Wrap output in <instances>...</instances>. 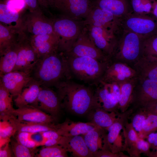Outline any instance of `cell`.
<instances>
[{"label": "cell", "instance_id": "ffe728a7", "mask_svg": "<svg viewBox=\"0 0 157 157\" xmlns=\"http://www.w3.org/2000/svg\"><path fill=\"white\" fill-rule=\"evenodd\" d=\"M29 38L40 59L58 51V40L56 34L33 35Z\"/></svg>", "mask_w": 157, "mask_h": 157}, {"label": "cell", "instance_id": "484cf974", "mask_svg": "<svg viewBox=\"0 0 157 157\" xmlns=\"http://www.w3.org/2000/svg\"><path fill=\"white\" fill-rule=\"evenodd\" d=\"M0 23L12 29L23 31V16L21 13L10 10L5 3H0Z\"/></svg>", "mask_w": 157, "mask_h": 157}, {"label": "cell", "instance_id": "3957f363", "mask_svg": "<svg viewBox=\"0 0 157 157\" xmlns=\"http://www.w3.org/2000/svg\"><path fill=\"white\" fill-rule=\"evenodd\" d=\"M65 56L72 78L96 86L101 81L110 61L101 62L86 56Z\"/></svg>", "mask_w": 157, "mask_h": 157}, {"label": "cell", "instance_id": "52a82bcc", "mask_svg": "<svg viewBox=\"0 0 157 157\" xmlns=\"http://www.w3.org/2000/svg\"><path fill=\"white\" fill-rule=\"evenodd\" d=\"M123 30L129 31L143 38L157 33V19L146 14L131 13L122 19Z\"/></svg>", "mask_w": 157, "mask_h": 157}, {"label": "cell", "instance_id": "7a4b0ae2", "mask_svg": "<svg viewBox=\"0 0 157 157\" xmlns=\"http://www.w3.org/2000/svg\"><path fill=\"white\" fill-rule=\"evenodd\" d=\"M30 74L42 86L57 87L62 82L71 79L66 58L58 51L40 58Z\"/></svg>", "mask_w": 157, "mask_h": 157}, {"label": "cell", "instance_id": "bcb514c9", "mask_svg": "<svg viewBox=\"0 0 157 157\" xmlns=\"http://www.w3.org/2000/svg\"><path fill=\"white\" fill-rule=\"evenodd\" d=\"M44 139L60 140L62 136L55 130H49L41 133Z\"/></svg>", "mask_w": 157, "mask_h": 157}, {"label": "cell", "instance_id": "836d02e7", "mask_svg": "<svg viewBox=\"0 0 157 157\" xmlns=\"http://www.w3.org/2000/svg\"><path fill=\"white\" fill-rule=\"evenodd\" d=\"M13 115L0 117V147L8 142L10 138L17 132Z\"/></svg>", "mask_w": 157, "mask_h": 157}, {"label": "cell", "instance_id": "7c38bea8", "mask_svg": "<svg viewBox=\"0 0 157 157\" xmlns=\"http://www.w3.org/2000/svg\"><path fill=\"white\" fill-rule=\"evenodd\" d=\"M17 60L13 71L30 74L40 58L33 47L29 38L24 33L18 42Z\"/></svg>", "mask_w": 157, "mask_h": 157}, {"label": "cell", "instance_id": "44dd1931", "mask_svg": "<svg viewBox=\"0 0 157 157\" xmlns=\"http://www.w3.org/2000/svg\"><path fill=\"white\" fill-rule=\"evenodd\" d=\"M98 127L91 122H75L69 120L55 125L56 130L58 134L66 137L83 135Z\"/></svg>", "mask_w": 157, "mask_h": 157}, {"label": "cell", "instance_id": "f35d334b", "mask_svg": "<svg viewBox=\"0 0 157 157\" xmlns=\"http://www.w3.org/2000/svg\"><path fill=\"white\" fill-rule=\"evenodd\" d=\"M157 130V115L148 114L144 121L140 138L145 139L150 133Z\"/></svg>", "mask_w": 157, "mask_h": 157}, {"label": "cell", "instance_id": "8fae6325", "mask_svg": "<svg viewBox=\"0 0 157 157\" xmlns=\"http://www.w3.org/2000/svg\"><path fill=\"white\" fill-rule=\"evenodd\" d=\"M84 23L87 25L99 26L112 31L116 34L122 31V29H123L122 18L92 4Z\"/></svg>", "mask_w": 157, "mask_h": 157}, {"label": "cell", "instance_id": "f1b7e54d", "mask_svg": "<svg viewBox=\"0 0 157 157\" xmlns=\"http://www.w3.org/2000/svg\"><path fill=\"white\" fill-rule=\"evenodd\" d=\"M137 77L118 84L120 90L119 99L118 104V110L122 113L129 108L134 87Z\"/></svg>", "mask_w": 157, "mask_h": 157}, {"label": "cell", "instance_id": "1f68e13d", "mask_svg": "<svg viewBox=\"0 0 157 157\" xmlns=\"http://www.w3.org/2000/svg\"><path fill=\"white\" fill-rule=\"evenodd\" d=\"M18 42L11 46L3 53L0 55V75L13 71L17 60Z\"/></svg>", "mask_w": 157, "mask_h": 157}, {"label": "cell", "instance_id": "5b68a950", "mask_svg": "<svg viewBox=\"0 0 157 157\" xmlns=\"http://www.w3.org/2000/svg\"><path fill=\"white\" fill-rule=\"evenodd\" d=\"M53 22L54 31L58 40V51L66 53L71 49L83 28L77 20L65 16Z\"/></svg>", "mask_w": 157, "mask_h": 157}, {"label": "cell", "instance_id": "11a10c76", "mask_svg": "<svg viewBox=\"0 0 157 157\" xmlns=\"http://www.w3.org/2000/svg\"><path fill=\"white\" fill-rule=\"evenodd\" d=\"M39 3H41L42 2V0H38Z\"/></svg>", "mask_w": 157, "mask_h": 157}, {"label": "cell", "instance_id": "ac0fdd59", "mask_svg": "<svg viewBox=\"0 0 157 157\" xmlns=\"http://www.w3.org/2000/svg\"><path fill=\"white\" fill-rule=\"evenodd\" d=\"M0 83L13 97L19 95L24 87L32 79L30 74L18 71L0 75Z\"/></svg>", "mask_w": 157, "mask_h": 157}, {"label": "cell", "instance_id": "83f0119b", "mask_svg": "<svg viewBox=\"0 0 157 157\" xmlns=\"http://www.w3.org/2000/svg\"><path fill=\"white\" fill-rule=\"evenodd\" d=\"M138 77L157 81V60L140 58L133 65Z\"/></svg>", "mask_w": 157, "mask_h": 157}, {"label": "cell", "instance_id": "816d5d0a", "mask_svg": "<svg viewBox=\"0 0 157 157\" xmlns=\"http://www.w3.org/2000/svg\"><path fill=\"white\" fill-rule=\"evenodd\" d=\"M152 10L153 15L157 19V1H155L153 3Z\"/></svg>", "mask_w": 157, "mask_h": 157}, {"label": "cell", "instance_id": "f6af8a7d", "mask_svg": "<svg viewBox=\"0 0 157 157\" xmlns=\"http://www.w3.org/2000/svg\"><path fill=\"white\" fill-rule=\"evenodd\" d=\"M94 157H128L129 156L124 154L122 152L114 153L108 150L102 149L99 150L94 155Z\"/></svg>", "mask_w": 157, "mask_h": 157}, {"label": "cell", "instance_id": "30bf717a", "mask_svg": "<svg viewBox=\"0 0 157 157\" xmlns=\"http://www.w3.org/2000/svg\"><path fill=\"white\" fill-rule=\"evenodd\" d=\"M133 112L132 109L129 108L125 112L120 113L116 121L106 129L108 133L104 138L102 149L109 150L114 153L122 151L123 144L120 133Z\"/></svg>", "mask_w": 157, "mask_h": 157}, {"label": "cell", "instance_id": "603a6c76", "mask_svg": "<svg viewBox=\"0 0 157 157\" xmlns=\"http://www.w3.org/2000/svg\"><path fill=\"white\" fill-rule=\"evenodd\" d=\"M42 87L39 82L32 78L14 99L16 106L18 108L32 105L36 100Z\"/></svg>", "mask_w": 157, "mask_h": 157}, {"label": "cell", "instance_id": "7402d4cb", "mask_svg": "<svg viewBox=\"0 0 157 157\" xmlns=\"http://www.w3.org/2000/svg\"><path fill=\"white\" fill-rule=\"evenodd\" d=\"M59 144L74 157H93L87 146L82 135L72 137L62 136Z\"/></svg>", "mask_w": 157, "mask_h": 157}, {"label": "cell", "instance_id": "d4e9b609", "mask_svg": "<svg viewBox=\"0 0 157 157\" xmlns=\"http://www.w3.org/2000/svg\"><path fill=\"white\" fill-rule=\"evenodd\" d=\"M119 114L113 112H108L96 106L87 115L91 122L106 130L116 121Z\"/></svg>", "mask_w": 157, "mask_h": 157}, {"label": "cell", "instance_id": "b9f144b4", "mask_svg": "<svg viewBox=\"0 0 157 157\" xmlns=\"http://www.w3.org/2000/svg\"><path fill=\"white\" fill-rule=\"evenodd\" d=\"M16 140L19 143L30 148H35L40 145L32 138L31 133L26 132H17Z\"/></svg>", "mask_w": 157, "mask_h": 157}, {"label": "cell", "instance_id": "7bdbcfd3", "mask_svg": "<svg viewBox=\"0 0 157 157\" xmlns=\"http://www.w3.org/2000/svg\"><path fill=\"white\" fill-rule=\"evenodd\" d=\"M5 3L10 10L16 13H22L27 7L24 0H7Z\"/></svg>", "mask_w": 157, "mask_h": 157}, {"label": "cell", "instance_id": "d6a6232c", "mask_svg": "<svg viewBox=\"0 0 157 157\" xmlns=\"http://www.w3.org/2000/svg\"><path fill=\"white\" fill-rule=\"evenodd\" d=\"M13 119L17 132H24L35 133L49 130L56 131L55 125L53 124L20 121L15 116H14Z\"/></svg>", "mask_w": 157, "mask_h": 157}, {"label": "cell", "instance_id": "7dc6e473", "mask_svg": "<svg viewBox=\"0 0 157 157\" xmlns=\"http://www.w3.org/2000/svg\"><path fill=\"white\" fill-rule=\"evenodd\" d=\"M8 142L4 145L0 147V157H10L13 154L12 149H11Z\"/></svg>", "mask_w": 157, "mask_h": 157}, {"label": "cell", "instance_id": "4fadbf2b", "mask_svg": "<svg viewBox=\"0 0 157 157\" xmlns=\"http://www.w3.org/2000/svg\"><path fill=\"white\" fill-rule=\"evenodd\" d=\"M23 30L31 36L56 34L53 21L46 17L41 10L29 11L23 16Z\"/></svg>", "mask_w": 157, "mask_h": 157}, {"label": "cell", "instance_id": "9a60e30c", "mask_svg": "<svg viewBox=\"0 0 157 157\" xmlns=\"http://www.w3.org/2000/svg\"><path fill=\"white\" fill-rule=\"evenodd\" d=\"M64 16L77 20L85 19L92 6L90 0H52L51 4Z\"/></svg>", "mask_w": 157, "mask_h": 157}, {"label": "cell", "instance_id": "8992f818", "mask_svg": "<svg viewBox=\"0 0 157 157\" xmlns=\"http://www.w3.org/2000/svg\"><path fill=\"white\" fill-rule=\"evenodd\" d=\"M157 101V81L138 77L129 108L133 111L142 110Z\"/></svg>", "mask_w": 157, "mask_h": 157}, {"label": "cell", "instance_id": "cb8c5ba5", "mask_svg": "<svg viewBox=\"0 0 157 157\" xmlns=\"http://www.w3.org/2000/svg\"><path fill=\"white\" fill-rule=\"evenodd\" d=\"M92 4L121 18L132 13L128 0H95Z\"/></svg>", "mask_w": 157, "mask_h": 157}, {"label": "cell", "instance_id": "f546056e", "mask_svg": "<svg viewBox=\"0 0 157 157\" xmlns=\"http://www.w3.org/2000/svg\"><path fill=\"white\" fill-rule=\"evenodd\" d=\"M105 129L98 127L82 135L88 149L94 155L103 149L104 138L106 133Z\"/></svg>", "mask_w": 157, "mask_h": 157}, {"label": "cell", "instance_id": "6da1fadb", "mask_svg": "<svg viewBox=\"0 0 157 157\" xmlns=\"http://www.w3.org/2000/svg\"><path fill=\"white\" fill-rule=\"evenodd\" d=\"M56 88L61 107L78 115L88 114L94 107V91L91 87L68 80Z\"/></svg>", "mask_w": 157, "mask_h": 157}, {"label": "cell", "instance_id": "277c9868", "mask_svg": "<svg viewBox=\"0 0 157 157\" xmlns=\"http://www.w3.org/2000/svg\"><path fill=\"white\" fill-rule=\"evenodd\" d=\"M122 34L119 38L110 60L122 62L133 67L140 57L144 38L134 33L125 30H123Z\"/></svg>", "mask_w": 157, "mask_h": 157}, {"label": "cell", "instance_id": "2e32d148", "mask_svg": "<svg viewBox=\"0 0 157 157\" xmlns=\"http://www.w3.org/2000/svg\"><path fill=\"white\" fill-rule=\"evenodd\" d=\"M137 77L136 71L132 67L110 60L101 82L119 84Z\"/></svg>", "mask_w": 157, "mask_h": 157}, {"label": "cell", "instance_id": "4dcf8cb0", "mask_svg": "<svg viewBox=\"0 0 157 157\" xmlns=\"http://www.w3.org/2000/svg\"><path fill=\"white\" fill-rule=\"evenodd\" d=\"M24 33L9 28L0 23V55L18 42Z\"/></svg>", "mask_w": 157, "mask_h": 157}, {"label": "cell", "instance_id": "c3c4849f", "mask_svg": "<svg viewBox=\"0 0 157 157\" xmlns=\"http://www.w3.org/2000/svg\"><path fill=\"white\" fill-rule=\"evenodd\" d=\"M27 7L30 12H34L41 10L38 4V0H24Z\"/></svg>", "mask_w": 157, "mask_h": 157}, {"label": "cell", "instance_id": "e0dca14e", "mask_svg": "<svg viewBox=\"0 0 157 157\" xmlns=\"http://www.w3.org/2000/svg\"><path fill=\"white\" fill-rule=\"evenodd\" d=\"M31 106L48 113L55 119L61 107L57 92L51 88L42 87L35 101Z\"/></svg>", "mask_w": 157, "mask_h": 157}, {"label": "cell", "instance_id": "74e56055", "mask_svg": "<svg viewBox=\"0 0 157 157\" xmlns=\"http://www.w3.org/2000/svg\"><path fill=\"white\" fill-rule=\"evenodd\" d=\"M11 149L15 156L16 157H35L37 154L35 148H30L18 142L16 140L10 141Z\"/></svg>", "mask_w": 157, "mask_h": 157}, {"label": "cell", "instance_id": "ee69618b", "mask_svg": "<svg viewBox=\"0 0 157 157\" xmlns=\"http://www.w3.org/2000/svg\"><path fill=\"white\" fill-rule=\"evenodd\" d=\"M137 148L139 154H144L149 156L151 152L150 151V144L144 139L139 138L137 142Z\"/></svg>", "mask_w": 157, "mask_h": 157}, {"label": "cell", "instance_id": "60d3db41", "mask_svg": "<svg viewBox=\"0 0 157 157\" xmlns=\"http://www.w3.org/2000/svg\"><path fill=\"white\" fill-rule=\"evenodd\" d=\"M154 0H131V4L134 13L147 14L151 12Z\"/></svg>", "mask_w": 157, "mask_h": 157}, {"label": "cell", "instance_id": "ab89813d", "mask_svg": "<svg viewBox=\"0 0 157 157\" xmlns=\"http://www.w3.org/2000/svg\"><path fill=\"white\" fill-rule=\"evenodd\" d=\"M147 115L145 111L139 110L133 111L129 117L131 119L130 123L139 138L142 130L143 123Z\"/></svg>", "mask_w": 157, "mask_h": 157}, {"label": "cell", "instance_id": "f907efd6", "mask_svg": "<svg viewBox=\"0 0 157 157\" xmlns=\"http://www.w3.org/2000/svg\"><path fill=\"white\" fill-rule=\"evenodd\" d=\"M146 112L147 114H152L157 115V101L147 105L142 110Z\"/></svg>", "mask_w": 157, "mask_h": 157}, {"label": "cell", "instance_id": "681fc988", "mask_svg": "<svg viewBox=\"0 0 157 157\" xmlns=\"http://www.w3.org/2000/svg\"><path fill=\"white\" fill-rule=\"evenodd\" d=\"M146 138L150 144V148H152V151H153L157 146V133L152 132L150 133Z\"/></svg>", "mask_w": 157, "mask_h": 157}, {"label": "cell", "instance_id": "5bb4252c", "mask_svg": "<svg viewBox=\"0 0 157 157\" xmlns=\"http://www.w3.org/2000/svg\"><path fill=\"white\" fill-rule=\"evenodd\" d=\"M89 35L96 47L110 59L117 45L119 38L113 31L104 28L87 25Z\"/></svg>", "mask_w": 157, "mask_h": 157}, {"label": "cell", "instance_id": "f5cc1de1", "mask_svg": "<svg viewBox=\"0 0 157 157\" xmlns=\"http://www.w3.org/2000/svg\"><path fill=\"white\" fill-rule=\"evenodd\" d=\"M149 157H157V146L153 151L151 152Z\"/></svg>", "mask_w": 157, "mask_h": 157}, {"label": "cell", "instance_id": "d6986e66", "mask_svg": "<svg viewBox=\"0 0 157 157\" xmlns=\"http://www.w3.org/2000/svg\"><path fill=\"white\" fill-rule=\"evenodd\" d=\"M11 114L20 121L50 124L55 119L50 114L31 105L14 109Z\"/></svg>", "mask_w": 157, "mask_h": 157}, {"label": "cell", "instance_id": "8d00e7d4", "mask_svg": "<svg viewBox=\"0 0 157 157\" xmlns=\"http://www.w3.org/2000/svg\"><path fill=\"white\" fill-rule=\"evenodd\" d=\"M67 152L62 146L57 144L45 147L40 150L35 157H66Z\"/></svg>", "mask_w": 157, "mask_h": 157}, {"label": "cell", "instance_id": "db71d44e", "mask_svg": "<svg viewBox=\"0 0 157 157\" xmlns=\"http://www.w3.org/2000/svg\"><path fill=\"white\" fill-rule=\"evenodd\" d=\"M52 0H42L45 7H47L48 5L51 4Z\"/></svg>", "mask_w": 157, "mask_h": 157}, {"label": "cell", "instance_id": "d590c367", "mask_svg": "<svg viewBox=\"0 0 157 157\" xmlns=\"http://www.w3.org/2000/svg\"><path fill=\"white\" fill-rule=\"evenodd\" d=\"M13 96L8 90L0 83V116L11 115L14 109L12 104Z\"/></svg>", "mask_w": 157, "mask_h": 157}, {"label": "cell", "instance_id": "9c48e42d", "mask_svg": "<svg viewBox=\"0 0 157 157\" xmlns=\"http://www.w3.org/2000/svg\"><path fill=\"white\" fill-rule=\"evenodd\" d=\"M94 91L95 105L109 112L117 114L119 99V85L116 83H106L102 82L97 86Z\"/></svg>", "mask_w": 157, "mask_h": 157}, {"label": "cell", "instance_id": "ba28073f", "mask_svg": "<svg viewBox=\"0 0 157 157\" xmlns=\"http://www.w3.org/2000/svg\"><path fill=\"white\" fill-rule=\"evenodd\" d=\"M63 53L70 56H88L101 62L110 60V58L95 45L85 28L82 29L71 49Z\"/></svg>", "mask_w": 157, "mask_h": 157}, {"label": "cell", "instance_id": "e575fe53", "mask_svg": "<svg viewBox=\"0 0 157 157\" xmlns=\"http://www.w3.org/2000/svg\"><path fill=\"white\" fill-rule=\"evenodd\" d=\"M140 58L157 60V33L143 38Z\"/></svg>", "mask_w": 157, "mask_h": 157}, {"label": "cell", "instance_id": "4316f807", "mask_svg": "<svg viewBox=\"0 0 157 157\" xmlns=\"http://www.w3.org/2000/svg\"><path fill=\"white\" fill-rule=\"evenodd\" d=\"M123 130L125 141L122 151H127L130 157H140V154L137 148V142L140 138L131 123L128 121Z\"/></svg>", "mask_w": 157, "mask_h": 157}]
</instances>
